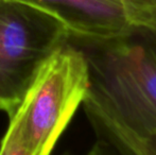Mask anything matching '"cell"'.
<instances>
[{"mask_svg": "<svg viewBox=\"0 0 156 155\" xmlns=\"http://www.w3.org/2000/svg\"><path fill=\"white\" fill-rule=\"evenodd\" d=\"M68 41L86 58L89 93L134 133L156 135V38L134 29L108 41L68 33Z\"/></svg>", "mask_w": 156, "mask_h": 155, "instance_id": "1", "label": "cell"}, {"mask_svg": "<svg viewBox=\"0 0 156 155\" xmlns=\"http://www.w3.org/2000/svg\"><path fill=\"white\" fill-rule=\"evenodd\" d=\"M88 87L86 58L67 38L38 71L5 133L29 155H51Z\"/></svg>", "mask_w": 156, "mask_h": 155, "instance_id": "2", "label": "cell"}, {"mask_svg": "<svg viewBox=\"0 0 156 155\" xmlns=\"http://www.w3.org/2000/svg\"><path fill=\"white\" fill-rule=\"evenodd\" d=\"M68 33L60 19L37 6L0 0V110L9 117Z\"/></svg>", "mask_w": 156, "mask_h": 155, "instance_id": "3", "label": "cell"}, {"mask_svg": "<svg viewBox=\"0 0 156 155\" xmlns=\"http://www.w3.org/2000/svg\"><path fill=\"white\" fill-rule=\"evenodd\" d=\"M58 18L70 34L108 41L134 30L126 21L119 0H20Z\"/></svg>", "mask_w": 156, "mask_h": 155, "instance_id": "4", "label": "cell"}, {"mask_svg": "<svg viewBox=\"0 0 156 155\" xmlns=\"http://www.w3.org/2000/svg\"><path fill=\"white\" fill-rule=\"evenodd\" d=\"M82 105L97 139L108 145L117 155H156V135L134 133L89 91Z\"/></svg>", "mask_w": 156, "mask_h": 155, "instance_id": "5", "label": "cell"}, {"mask_svg": "<svg viewBox=\"0 0 156 155\" xmlns=\"http://www.w3.org/2000/svg\"><path fill=\"white\" fill-rule=\"evenodd\" d=\"M132 28L156 38V0H119Z\"/></svg>", "mask_w": 156, "mask_h": 155, "instance_id": "6", "label": "cell"}, {"mask_svg": "<svg viewBox=\"0 0 156 155\" xmlns=\"http://www.w3.org/2000/svg\"><path fill=\"white\" fill-rule=\"evenodd\" d=\"M0 155H29L17 140L11 135L4 133L0 141Z\"/></svg>", "mask_w": 156, "mask_h": 155, "instance_id": "7", "label": "cell"}, {"mask_svg": "<svg viewBox=\"0 0 156 155\" xmlns=\"http://www.w3.org/2000/svg\"><path fill=\"white\" fill-rule=\"evenodd\" d=\"M85 155H117L108 145L97 139L93 147Z\"/></svg>", "mask_w": 156, "mask_h": 155, "instance_id": "8", "label": "cell"}]
</instances>
